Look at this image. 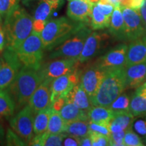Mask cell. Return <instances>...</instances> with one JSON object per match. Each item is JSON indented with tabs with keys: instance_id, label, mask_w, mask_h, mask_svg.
<instances>
[{
	"instance_id": "obj_1",
	"label": "cell",
	"mask_w": 146,
	"mask_h": 146,
	"mask_svg": "<svg viewBox=\"0 0 146 146\" xmlns=\"http://www.w3.org/2000/svg\"><path fill=\"white\" fill-rule=\"evenodd\" d=\"M34 18L19 5L12 9L5 16L4 33L7 47L15 51L33 31Z\"/></svg>"
},
{
	"instance_id": "obj_2",
	"label": "cell",
	"mask_w": 146,
	"mask_h": 146,
	"mask_svg": "<svg viewBox=\"0 0 146 146\" xmlns=\"http://www.w3.org/2000/svg\"><path fill=\"white\" fill-rule=\"evenodd\" d=\"M44 80L39 69L23 66L13 81L7 87L8 93L18 106L29 103L31 97Z\"/></svg>"
},
{
	"instance_id": "obj_3",
	"label": "cell",
	"mask_w": 146,
	"mask_h": 146,
	"mask_svg": "<svg viewBox=\"0 0 146 146\" xmlns=\"http://www.w3.org/2000/svg\"><path fill=\"white\" fill-rule=\"evenodd\" d=\"M125 89V68L107 70L96 94L91 99L92 105L109 107Z\"/></svg>"
},
{
	"instance_id": "obj_4",
	"label": "cell",
	"mask_w": 146,
	"mask_h": 146,
	"mask_svg": "<svg viewBox=\"0 0 146 146\" xmlns=\"http://www.w3.org/2000/svg\"><path fill=\"white\" fill-rule=\"evenodd\" d=\"M81 25H76L65 17L47 22L40 35L45 50H52L68 39Z\"/></svg>"
},
{
	"instance_id": "obj_5",
	"label": "cell",
	"mask_w": 146,
	"mask_h": 146,
	"mask_svg": "<svg viewBox=\"0 0 146 146\" xmlns=\"http://www.w3.org/2000/svg\"><path fill=\"white\" fill-rule=\"evenodd\" d=\"M43 50L40 33L33 31L15 52L23 66L38 70L42 66Z\"/></svg>"
},
{
	"instance_id": "obj_6",
	"label": "cell",
	"mask_w": 146,
	"mask_h": 146,
	"mask_svg": "<svg viewBox=\"0 0 146 146\" xmlns=\"http://www.w3.org/2000/svg\"><path fill=\"white\" fill-rule=\"evenodd\" d=\"M91 33L90 29L81 25L70 37L53 49L50 55V58L78 59L81 54L87 36Z\"/></svg>"
},
{
	"instance_id": "obj_7",
	"label": "cell",
	"mask_w": 146,
	"mask_h": 146,
	"mask_svg": "<svg viewBox=\"0 0 146 146\" xmlns=\"http://www.w3.org/2000/svg\"><path fill=\"white\" fill-rule=\"evenodd\" d=\"M34 115L33 110L27 105L10 120L11 127L14 132L28 145L33 138Z\"/></svg>"
},
{
	"instance_id": "obj_8",
	"label": "cell",
	"mask_w": 146,
	"mask_h": 146,
	"mask_svg": "<svg viewBox=\"0 0 146 146\" xmlns=\"http://www.w3.org/2000/svg\"><path fill=\"white\" fill-rule=\"evenodd\" d=\"M22 67L15 51L6 47L0 62V89L10 85Z\"/></svg>"
},
{
	"instance_id": "obj_9",
	"label": "cell",
	"mask_w": 146,
	"mask_h": 146,
	"mask_svg": "<svg viewBox=\"0 0 146 146\" xmlns=\"http://www.w3.org/2000/svg\"><path fill=\"white\" fill-rule=\"evenodd\" d=\"M125 23V41H132L146 35L139 10L121 7Z\"/></svg>"
},
{
	"instance_id": "obj_10",
	"label": "cell",
	"mask_w": 146,
	"mask_h": 146,
	"mask_svg": "<svg viewBox=\"0 0 146 146\" xmlns=\"http://www.w3.org/2000/svg\"><path fill=\"white\" fill-rule=\"evenodd\" d=\"M78 59L74 58H58L50 63L41 66L40 70L44 79L51 81L64 74L76 70Z\"/></svg>"
},
{
	"instance_id": "obj_11",
	"label": "cell",
	"mask_w": 146,
	"mask_h": 146,
	"mask_svg": "<svg viewBox=\"0 0 146 146\" xmlns=\"http://www.w3.org/2000/svg\"><path fill=\"white\" fill-rule=\"evenodd\" d=\"M128 45L122 43L111 49L97 61L95 65L106 71L126 66Z\"/></svg>"
},
{
	"instance_id": "obj_12",
	"label": "cell",
	"mask_w": 146,
	"mask_h": 146,
	"mask_svg": "<svg viewBox=\"0 0 146 146\" xmlns=\"http://www.w3.org/2000/svg\"><path fill=\"white\" fill-rule=\"evenodd\" d=\"M78 83L79 77L76 70L53 80L51 83V104L58 98L67 96L74 85Z\"/></svg>"
},
{
	"instance_id": "obj_13",
	"label": "cell",
	"mask_w": 146,
	"mask_h": 146,
	"mask_svg": "<svg viewBox=\"0 0 146 146\" xmlns=\"http://www.w3.org/2000/svg\"><path fill=\"white\" fill-rule=\"evenodd\" d=\"M52 81L44 79L38 86L29 101V105L36 114L42 110L51 106V83Z\"/></svg>"
},
{
	"instance_id": "obj_14",
	"label": "cell",
	"mask_w": 146,
	"mask_h": 146,
	"mask_svg": "<svg viewBox=\"0 0 146 146\" xmlns=\"http://www.w3.org/2000/svg\"><path fill=\"white\" fill-rule=\"evenodd\" d=\"M106 72V70L94 65V66L86 69L82 74L80 82L90 99L96 94L100 83L104 77Z\"/></svg>"
},
{
	"instance_id": "obj_15",
	"label": "cell",
	"mask_w": 146,
	"mask_h": 146,
	"mask_svg": "<svg viewBox=\"0 0 146 146\" xmlns=\"http://www.w3.org/2000/svg\"><path fill=\"white\" fill-rule=\"evenodd\" d=\"M94 4L87 0H70L67 8V15L77 22H89Z\"/></svg>"
},
{
	"instance_id": "obj_16",
	"label": "cell",
	"mask_w": 146,
	"mask_h": 146,
	"mask_svg": "<svg viewBox=\"0 0 146 146\" xmlns=\"http://www.w3.org/2000/svg\"><path fill=\"white\" fill-rule=\"evenodd\" d=\"M127 88H137L146 80V61L125 67Z\"/></svg>"
},
{
	"instance_id": "obj_17",
	"label": "cell",
	"mask_w": 146,
	"mask_h": 146,
	"mask_svg": "<svg viewBox=\"0 0 146 146\" xmlns=\"http://www.w3.org/2000/svg\"><path fill=\"white\" fill-rule=\"evenodd\" d=\"M146 61V35L128 45L126 66Z\"/></svg>"
},
{
	"instance_id": "obj_18",
	"label": "cell",
	"mask_w": 146,
	"mask_h": 146,
	"mask_svg": "<svg viewBox=\"0 0 146 146\" xmlns=\"http://www.w3.org/2000/svg\"><path fill=\"white\" fill-rule=\"evenodd\" d=\"M105 36V34L91 32L85 42L81 54L78 58V62L84 63L94 58L101 48L102 41Z\"/></svg>"
},
{
	"instance_id": "obj_19",
	"label": "cell",
	"mask_w": 146,
	"mask_h": 146,
	"mask_svg": "<svg viewBox=\"0 0 146 146\" xmlns=\"http://www.w3.org/2000/svg\"><path fill=\"white\" fill-rule=\"evenodd\" d=\"M129 111L134 116L146 115V83L139 85L130 100Z\"/></svg>"
},
{
	"instance_id": "obj_20",
	"label": "cell",
	"mask_w": 146,
	"mask_h": 146,
	"mask_svg": "<svg viewBox=\"0 0 146 146\" xmlns=\"http://www.w3.org/2000/svg\"><path fill=\"white\" fill-rule=\"evenodd\" d=\"M66 97L68 100L74 104L76 107L87 112L93 106L90 98L80 81L74 85Z\"/></svg>"
},
{
	"instance_id": "obj_21",
	"label": "cell",
	"mask_w": 146,
	"mask_h": 146,
	"mask_svg": "<svg viewBox=\"0 0 146 146\" xmlns=\"http://www.w3.org/2000/svg\"><path fill=\"white\" fill-rule=\"evenodd\" d=\"M109 31L116 39L125 40V23L120 5L114 7L111 16Z\"/></svg>"
},
{
	"instance_id": "obj_22",
	"label": "cell",
	"mask_w": 146,
	"mask_h": 146,
	"mask_svg": "<svg viewBox=\"0 0 146 146\" xmlns=\"http://www.w3.org/2000/svg\"><path fill=\"white\" fill-rule=\"evenodd\" d=\"M89 120L93 123L110 125L114 113L109 107L92 106L87 112Z\"/></svg>"
},
{
	"instance_id": "obj_23",
	"label": "cell",
	"mask_w": 146,
	"mask_h": 146,
	"mask_svg": "<svg viewBox=\"0 0 146 146\" xmlns=\"http://www.w3.org/2000/svg\"><path fill=\"white\" fill-rule=\"evenodd\" d=\"M59 113L66 123L78 120H89L87 112L78 108L68 99Z\"/></svg>"
},
{
	"instance_id": "obj_24",
	"label": "cell",
	"mask_w": 146,
	"mask_h": 146,
	"mask_svg": "<svg viewBox=\"0 0 146 146\" xmlns=\"http://www.w3.org/2000/svg\"><path fill=\"white\" fill-rule=\"evenodd\" d=\"M134 119L135 116L131 114L130 111L115 113L110 123L111 133L125 131L129 127H132Z\"/></svg>"
},
{
	"instance_id": "obj_25",
	"label": "cell",
	"mask_w": 146,
	"mask_h": 146,
	"mask_svg": "<svg viewBox=\"0 0 146 146\" xmlns=\"http://www.w3.org/2000/svg\"><path fill=\"white\" fill-rule=\"evenodd\" d=\"M67 135L65 133L54 134L47 131L41 135H36L32 139L29 145L37 146L62 145L63 141Z\"/></svg>"
},
{
	"instance_id": "obj_26",
	"label": "cell",
	"mask_w": 146,
	"mask_h": 146,
	"mask_svg": "<svg viewBox=\"0 0 146 146\" xmlns=\"http://www.w3.org/2000/svg\"><path fill=\"white\" fill-rule=\"evenodd\" d=\"M52 112V108L50 106L36 113L33 124V132L35 135L46 132Z\"/></svg>"
},
{
	"instance_id": "obj_27",
	"label": "cell",
	"mask_w": 146,
	"mask_h": 146,
	"mask_svg": "<svg viewBox=\"0 0 146 146\" xmlns=\"http://www.w3.org/2000/svg\"><path fill=\"white\" fill-rule=\"evenodd\" d=\"M89 120H78L67 123L65 133L66 135L83 137L89 134Z\"/></svg>"
},
{
	"instance_id": "obj_28",
	"label": "cell",
	"mask_w": 146,
	"mask_h": 146,
	"mask_svg": "<svg viewBox=\"0 0 146 146\" xmlns=\"http://www.w3.org/2000/svg\"><path fill=\"white\" fill-rule=\"evenodd\" d=\"M15 103L7 89H0V118L13 115Z\"/></svg>"
},
{
	"instance_id": "obj_29",
	"label": "cell",
	"mask_w": 146,
	"mask_h": 146,
	"mask_svg": "<svg viewBox=\"0 0 146 146\" xmlns=\"http://www.w3.org/2000/svg\"><path fill=\"white\" fill-rule=\"evenodd\" d=\"M111 17L103 14L96 4H94L91 14V28L94 30H99L108 28L110 26Z\"/></svg>"
},
{
	"instance_id": "obj_30",
	"label": "cell",
	"mask_w": 146,
	"mask_h": 146,
	"mask_svg": "<svg viewBox=\"0 0 146 146\" xmlns=\"http://www.w3.org/2000/svg\"><path fill=\"white\" fill-rule=\"evenodd\" d=\"M59 3L51 0H41L36 7L34 14V20H42L47 21L52 14L53 10L58 8Z\"/></svg>"
},
{
	"instance_id": "obj_31",
	"label": "cell",
	"mask_w": 146,
	"mask_h": 146,
	"mask_svg": "<svg viewBox=\"0 0 146 146\" xmlns=\"http://www.w3.org/2000/svg\"><path fill=\"white\" fill-rule=\"evenodd\" d=\"M66 125L67 123L62 118L59 112L52 109L47 126V132L54 134L65 133Z\"/></svg>"
},
{
	"instance_id": "obj_32",
	"label": "cell",
	"mask_w": 146,
	"mask_h": 146,
	"mask_svg": "<svg viewBox=\"0 0 146 146\" xmlns=\"http://www.w3.org/2000/svg\"><path fill=\"white\" fill-rule=\"evenodd\" d=\"M130 98L125 94H121L115 99L109 108L114 114L118 112H129Z\"/></svg>"
},
{
	"instance_id": "obj_33",
	"label": "cell",
	"mask_w": 146,
	"mask_h": 146,
	"mask_svg": "<svg viewBox=\"0 0 146 146\" xmlns=\"http://www.w3.org/2000/svg\"><path fill=\"white\" fill-rule=\"evenodd\" d=\"M124 145L125 146H143V142L137 133L129 127L125 131L124 137Z\"/></svg>"
},
{
	"instance_id": "obj_34",
	"label": "cell",
	"mask_w": 146,
	"mask_h": 146,
	"mask_svg": "<svg viewBox=\"0 0 146 146\" xmlns=\"http://www.w3.org/2000/svg\"><path fill=\"white\" fill-rule=\"evenodd\" d=\"M89 133H96L104 135L109 137L111 135V131L110 129V125L98 124L89 121Z\"/></svg>"
},
{
	"instance_id": "obj_35",
	"label": "cell",
	"mask_w": 146,
	"mask_h": 146,
	"mask_svg": "<svg viewBox=\"0 0 146 146\" xmlns=\"http://www.w3.org/2000/svg\"><path fill=\"white\" fill-rule=\"evenodd\" d=\"M93 146L110 145V137L96 133H89Z\"/></svg>"
},
{
	"instance_id": "obj_36",
	"label": "cell",
	"mask_w": 146,
	"mask_h": 146,
	"mask_svg": "<svg viewBox=\"0 0 146 146\" xmlns=\"http://www.w3.org/2000/svg\"><path fill=\"white\" fill-rule=\"evenodd\" d=\"M18 0H0V16L5 17L18 5Z\"/></svg>"
},
{
	"instance_id": "obj_37",
	"label": "cell",
	"mask_w": 146,
	"mask_h": 146,
	"mask_svg": "<svg viewBox=\"0 0 146 146\" xmlns=\"http://www.w3.org/2000/svg\"><path fill=\"white\" fill-rule=\"evenodd\" d=\"M132 126L135 132L139 135L146 138V116L133 121Z\"/></svg>"
},
{
	"instance_id": "obj_38",
	"label": "cell",
	"mask_w": 146,
	"mask_h": 146,
	"mask_svg": "<svg viewBox=\"0 0 146 146\" xmlns=\"http://www.w3.org/2000/svg\"><path fill=\"white\" fill-rule=\"evenodd\" d=\"M125 135V131L117 133H111L110 136V145L124 146Z\"/></svg>"
},
{
	"instance_id": "obj_39",
	"label": "cell",
	"mask_w": 146,
	"mask_h": 146,
	"mask_svg": "<svg viewBox=\"0 0 146 146\" xmlns=\"http://www.w3.org/2000/svg\"><path fill=\"white\" fill-rule=\"evenodd\" d=\"M7 145H25V142L19 137L15 132L8 129L6 136Z\"/></svg>"
},
{
	"instance_id": "obj_40",
	"label": "cell",
	"mask_w": 146,
	"mask_h": 146,
	"mask_svg": "<svg viewBox=\"0 0 146 146\" xmlns=\"http://www.w3.org/2000/svg\"><path fill=\"white\" fill-rule=\"evenodd\" d=\"M80 139L81 137L67 135L63 141L62 145L64 146H78L80 145Z\"/></svg>"
},
{
	"instance_id": "obj_41",
	"label": "cell",
	"mask_w": 146,
	"mask_h": 146,
	"mask_svg": "<svg viewBox=\"0 0 146 146\" xmlns=\"http://www.w3.org/2000/svg\"><path fill=\"white\" fill-rule=\"evenodd\" d=\"M96 4L102 13L104 14L105 15L111 17L113 11H114L115 7L114 5L110 4H104V3H102L100 2H98Z\"/></svg>"
},
{
	"instance_id": "obj_42",
	"label": "cell",
	"mask_w": 146,
	"mask_h": 146,
	"mask_svg": "<svg viewBox=\"0 0 146 146\" xmlns=\"http://www.w3.org/2000/svg\"><path fill=\"white\" fill-rule=\"evenodd\" d=\"M47 21H42V20H34L33 25V31L36 33H41L43 29L46 25Z\"/></svg>"
},
{
	"instance_id": "obj_43",
	"label": "cell",
	"mask_w": 146,
	"mask_h": 146,
	"mask_svg": "<svg viewBox=\"0 0 146 146\" xmlns=\"http://www.w3.org/2000/svg\"><path fill=\"white\" fill-rule=\"evenodd\" d=\"M139 12L140 14H141L144 27H145L146 30V0L143 1V4H142L141 8L139 9Z\"/></svg>"
},
{
	"instance_id": "obj_44",
	"label": "cell",
	"mask_w": 146,
	"mask_h": 146,
	"mask_svg": "<svg viewBox=\"0 0 146 146\" xmlns=\"http://www.w3.org/2000/svg\"><path fill=\"white\" fill-rule=\"evenodd\" d=\"M80 145L81 146H91L92 145L91 139L90 136L87 135L80 139Z\"/></svg>"
},
{
	"instance_id": "obj_45",
	"label": "cell",
	"mask_w": 146,
	"mask_h": 146,
	"mask_svg": "<svg viewBox=\"0 0 146 146\" xmlns=\"http://www.w3.org/2000/svg\"><path fill=\"white\" fill-rule=\"evenodd\" d=\"M5 33L2 28L0 29V52H2L4 50L5 44Z\"/></svg>"
},
{
	"instance_id": "obj_46",
	"label": "cell",
	"mask_w": 146,
	"mask_h": 146,
	"mask_svg": "<svg viewBox=\"0 0 146 146\" xmlns=\"http://www.w3.org/2000/svg\"><path fill=\"white\" fill-rule=\"evenodd\" d=\"M143 1L144 0H133L131 8L136 9V10H139L142 4H143Z\"/></svg>"
},
{
	"instance_id": "obj_47",
	"label": "cell",
	"mask_w": 146,
	"mask_h": 146,
	"mask_svg": "<svg viewBox=\"0 0 146 146\" xmlns=\"http://www.w3.org/2000/svg\"><path fill=\"white\" fill-rule=\"evenodd\" d=\"M132 1L133 0H120V6L129 7V8H131Z\"/></svg>"
},
{
	"instance_id": "obj_48",
	"label": "cell",
	"mask_w": 146,
	"mask_h": 146,
	"mask_svg": "<svg viewBox=\"0 0 146 146\" xmlns=\"http://www.w3.org/2000/svg\"><path fill=\"white\" fill-rule=\"evenodd\" d=\"M3 137H4V131L1 125H0V139H3Z\"/></svg>"
},
{
	"instance_id": "obj_49",
	"label": "cell",
	"mask_w": 146,
	"mask_h": 146,
	"mask_svg": "<svg viewBox=\"0 0 146 146\" xmlns=\"http://www.w3.org/2000/svg\"><path fill=\"white\" fill-rule=\"evenodd\" d=\"M3 143V139H0V145H2V143Z\"/></svg>"
},
{
	"instance_id": "obj_50",
	"label": "cell",
	"mask_w": 146,
	"mask_h": 146,
	"mask_svg": "<svg viewBox=\"0 0 146 146\" xmlns=\"http://www.w3.org/2000/svg\"><path fill=\"white\" fill-rule=\"evenodd\" d=\"M1 29V24H0V29Z\"/></svg>"
},
{
	"instance_id": "obj_51",
	"label": "cell",
	"mask_w": 146,
	"mask_h": 146,
	"mask_svg": "<svg viewBox=\"0 0 146 146\" xmlns=\"http://www.w3.org/2000/svg\"><path fill=\"white\" fill-rule=\"evenodd\" d=\"M0 62H1V59H0Z\"/></svg>"
},
{
	"instance_id": "obj_52",
	"label": "cell",
	"mask_w": 146,
	"mask_h": 146,
	"mask_svg": "<svg viewBox=\"0 0 146 146\" xmlns=\"http://www.w3.org/2000/svg\"><path fill=\"white\" fill-rule=\"evenodd\" d=\"M68 1H70V0H68Z\"/></svg>"
},
{
	"instance_id": "obj_53",
	"label": "cell",
	"mask_w": 146,
	"mask_h": 146,
	"mask_svg": "<svg viewBox=\"0 0 146 146\" xmlns=\"http://www.w3.org/2000/svg\"><path fill=\"white\" fill-rule=\"evenodd\" d=\"M0 18H1V16H0Z\"/></svg>"
},
{
	"instance_id": "obj_54",
	"label": "cell",
	"mask_w": 146,
	"mask_h": 146,
	"mask_svg": "<svg viewBox=\"0 0 146 146\" xmlns=\"http://www.w3.org/2000/svg\"><path fill=\"white\" fill-rule=\"evenodd\" d=\"M145 83H146V81H145Z\"/></svg>"
},
{
	"instance_id": "obj_55",
	"label": "cell",
	"mask_w": 146,
	"mask_h": 146,
	"mask_svg": "<svg viewBox=\"0 0 146 146\" xmlns=\"http://www.w3.org/2000/svg\"><path fill=\"white\" fill-rule=\"evenodd\" d=\"M145 139H146V138H145Z\"/></svg>"
}]
</instances>
